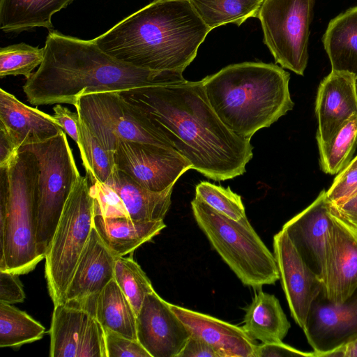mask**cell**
Segmentation results:
<instances>
[{"instance_id": "1", "label": "cell", "mask_w": 357, "mask_h": 357, "mask_svg": "<svg viewBox=\"0 0 357 357\" xmlns=\"http://www.w3.org/2000/svg\"><path fill=\"white\" fill-rule=\"evenodd\" d=\"M121 93L139 107L192 169L215 181L243 174L250 139L229 130L211 106L202 79L136 88Z\"/></svg>"}, {"instance_id": "2", "label": "cell", "mask_w": 357, "mask_h": 357, "mask_svg": "<svg viewBox=\"0 0 357 357\" xmlns=\"http://www.w3.org/2000/svg\"><path fill=\"white\" fill-rule=\"evenodd\" d=\"M44 49L43 61L23 85L27 101L36 106H75L83 94L122 92L185 80L183 73L139 68L107 54L94 39L83 40L55 30L50 31Z\"/></svg>"}, {"instance_id": "3", "label": "cell", "mask_w": 357, "mask_h": 357, "mask_svg": "<svg viewBox=\"0 0 357 357\" xmlns=\"http://www.w3.org/2000/svg\"><path fill=\"white\" fill-rule=\"evenodd\" d=\"M211 31L189 0H153L94 40L132 66L183 73Z\"/></svg>"}, {"instance_id": "4", "label": "cell", "mask_w": 357, "mask_h": 357, "mask_svg": "<svg viewBox=\"0 0 357 357\" xmlns=\"http://www.w3.org/2000/svg\"><path fill=\"white\" fill-rule=\"evenodd\" d=\"M290 75L273 63L229 65L202 79L207 99L224 125L241 138L250 139L294 107Z\"/></svg>"}, {"instance_id": "5", "label": "cell", "mask_w": 357, "mask_h": 357, "mask_svg": "<svg viewBox=\"0 0 357 357\" xmlns=\"http://www.w3.org/2000/svg\"><path fill=\"white\" fill-rule=\"evenodd\" d=\"M38 163L21 146L0 167V270L20 275L43 259L36 247Z\"/></svg>"}, {"instance_id": "6", "label": "cell", "mask_w": 357, "mask_h": 357, "mask_svg": "<svg viewBox=\"0 0 357 357\" xmlns=\"http://www.w3.org/2000/svg\"><path fill=\"white\" fill-rule=\"evenodd\" d=\"M191 206L198 226L243 284L259 289L280 279L274 255L247 217L232 220L196 197Z\"/></svg>"}, {"instance_id": "7", "label": "cell", "mask_w": 357, "mask_h": 357, "mask_svg": "<svg viewBox=\"0 0 357 357\" xmlns=\"http://www.w3.org/2000/svg\"><path fill=\"white\" fill-rule=\"evenodd\" d=\"M89 176H80L65 204L45 255V274L54 305L64 296L93 227L94 198Z\"/></svg>"}, {"instance_id": "8", "label": "cell", "mask_w": 357, "mask_h": 357, "mask_svg": "<svg viewBox=\"0 0 357 357\" xmlns=\"http://www.w3.org/2000/svg\"><path fill=\"white\" fill-rule=\"evenodd\" d=\"M36 157L39 173L36 204V247L44 259L65 204L81 176L66 132L22 146Z\"/></svg>"}, {"instance_id": "9", "label": "cell", "mask_w": 357, "mask_h": 357, "mask_svg": "<svg viewBox=\"0 0 357 357\" xmlns=\"http://www.w3.org/2000/svg\"><path fill=\"white\" fill-rule=\"evenodd\" d=\"M75 107L80 119L112 153L119 140L172 148L146 114L121 92L83 94Z\"/></svg>"}, {"instance_id": "10", "label": "cell", "mask_w": 357, "mask_h": 357, "mask_svg": "<svg viewBox=\"0 0 357 357\" xmlns=\"http://www.w3.org/2000/svg\"><path fill=\"white\" fill-rule=\"evenodd\" d=\"M315 0H263L256 17L276 63L303 75Z\"/></svg>"}, {"instance_id": "11", "label": "cell", "mask_w": 357, "mask_h": 357, "mask_svg": "<svg viewBox=\"0 0 357 357\" xmlns=\"http://www.w3.org/2000/svg\"><path fill=\"white\" fill-rule=\"evenodd\" d=\"M50 356L107 357L105 329L88 303L54 305Z\"/></svg>"}, {"instance_id": "12", "label": "cell", "mask_w": 357, "mask_h": 357, "mask_svg": "<svg viewBox=\"0 0 357 357\" xmlns=\"http://www.w3.org/2000/svg\"><path fill=\"white\" fill-rule=\"evenodd\" d=\"M114 157L118 170L154 192L174 186L183 173L192 169L175 149L153 144L119 140Z\"/></svg>"}, {"instance_id": "13", "label": "cell", "mask_w": 357, "mask_h": 357, "mask_svg": "<svg viewBox=\"0 0 357 357\" xmlns=\"http://www.w3.org/2000/svg\"><path fill=\"white\" fill-rule=\"evenodd\" d=\"M316 357L333 351L357 337V288L341 303L328 301L321 291L314 301L303 328Z\"/></svg>"}, {"instance_id": "14", "label": "cell", "mask_w": 357, "mask_h": 357, "mask_svg": "<svg viewBox=\"0 0 357 357\" xmlns=\"http://www.w3.org/2000/svg\"><path fill=\"white\" fill-rule=\"evenodd\" d=\"M298 252L321 280L326 273L333 233V217L326 191L282 226Z\"/></svg>"}, {"instance_id": "15", "label": "cell", "mask_w": 357, "mask_h": 357, "mask_svg": "<svg viewBox=\"0 0 357 357\" xmlns=\"http://www.w3.org/2000/svg\"><path fill=\"white\" fill-rule=\"evenodd\" d=\"M273 245L291 315L303 329L314 301L323 290V282L307 266L283 229L273 236Z\"/></svg>"}, {"instance_id": "16", "label": "cell", "mask_w": 357, "mask_h": 357, "mask_svg": "<svg viewBox=\"0 0 357 357\" xmlns=\"http://www.w3.org/2000/svg\"><path fill=\"white\" fill-rule=\"evenodd\" d=\"M191 335L170 303L155 291L137 314V337L151 357H178Z\"/></svg>"}, {"instance_id": "17", "label": "cell", "mask_w": 357, "mask_h": 357, "mask_svg": "<svg viewBox=\"0 0 357 357\" xmlns=\"http://www.w3.org/2000/svg\"><path fill=\"white\" fill-rule=\"evenodd\" d=\"M315 114L317 144L328 142L357 114V77L348 72L331 70L318 87Z\"/></svg>"}, {"instance_id": "18", "label": "cell", "mask_w": 357, "mask_h": 357, "mask_svg": "<svg viewBox=\"0 0 357 357\" xmlns=\"http://www.w3.org/2000/svg\"><path fill=\"white\" fill-rule=\"evenodd\" d=\"M331 213L333 233L322 291L337 304L357 288V230Z\"/></svg>"}, {"instance_id": "19", "label": "cell", "mask_w": 357, "mask_h": 357, "mask_svg": "<svg viewBox=\"0 0 357 357\" xmlns=\"http://www.w3.org/2000/svg\"><path fill=\"white\" fill-rule=\"evenodd\" d=\"M116 257L94 226L64 296V302L86 303L114 279Z\"/></svg>"}, {"instance_id": "20", "label": "cell", "mask_w": 357, "mask_h": 357, "mask_svg": "<svg viewBox=\"0 0 357 357\" xmlns=\"http://www.w3.org/2000/svg\"><path fill=\"white\" fill-rule=\"evenodd\" d=\"M191 334L215 349L222 357H255L256 342L242 327L212 316L171 304Z\"/></svg>"}, {"instance_id": "21", "label": "cell", "mask_w": 357, "mask_h": 357, "mask_svg": "<svg viewBox=\"0 0 357 357\" xmlns=\"http://www.w3.org/2000/svg\"><path fill=\"white\" fill-rule=\"evenodd\" d=\"M0 126L20 148L50 139L63 130L52 115L25 105L3 89H0Z\"/></svg>"}, {"instance_id": "22", "label": "cell", "mask_w": 357, "mask_h": 357, "mask_svg": "<svg viewBox=\"0 0 357 357\" xmlns=\"http://www.w3.org/2000/svg\"><path fill=\"white\" fill-rule=\"evenodd\" d=\"M102 183L119 195L132 220H164L170 207L173 186L161 192L151 191L117 169Z\"/></svg>"}, {"instance_id": "23", "label": "cell", "mask_w": 357, "mask_h": 357, "mask_svg": "<svg viewBox=\"0 0 357 357\" xmlns=\"http://www.w3.org/2000/svg\"><path fill=\"white\" fill-rule=\"evenodd\" d=\"M93 226L116 257L132 254L166 227L164 220L138 221L126 217L94 215Z\"/></svg>"}, {"instance_id": "24", "label": "cell", "mask_w": 357, "mask_h": 357, "mask_svg": "<svg viewBox=\"0 0 357 357\" xmlns=\"http://www.w3.org/2000/svg\"><path fill=\"white\" fill-rule=\"evenodd\" d=\"M322 43L331 70L348 72L357 77V6L330 21Z\"/></svg>"}, {"instance_id": "25", "label": "cell", "mask_w": 357, "mask_h": 357, "mask_svg": "<svg viewBox=\"0 0 357 357\" xmlns=\"http://www.w3.org/2000/svg\"><path fill=\"white\" fill-rule=\"evenodd\" d=\"M290 327L278 299L273 294L259 290L245 308L242 328L255 340L282 342Z\"/></svg>"}, {"instance_id": "26", "label": "cell", "mask_w": 357, "mask_h": 357, "mask_svg": "<svg viewBox=\"0 0 357 357\" xmlns=\"http://www.w3.org/2000/svg\"><path fill=\"white\" fill-rule=\"evenodd\" d=\"M74 0H0V29L20 33L36 27L52 29V17Z\"/></svg>"}, {"instance_id": "27", "label": "cell", "mask_w": 357, "mask_h": 357, "mask_svg": "<svg viewBox=\"0 0 357 357\" xmlns=\"http://www.w3.org/2000/svg\"><path fill=\"white\" fill-rule=\"evenodd\" d=\"M93 311L104 328L137 340V314L114 279L94 298Z\"/></svg>"}, {"instance_id": "28", "label": "cell", "mask_w": 357, "mask_h": 357, "mask_svg": "<svg viewBox=\"0 0 357 357\" xmlns=\"http://www.w3.org/2000/svg\"><path fill=\"white\" fill-rule=\"evenodd\" d=\"M204 24L211 29L227 24L240 26L256 17L263 0H189Z\"/></svg>"}, {"instance_id": "29", "label": "cell", "mask_w": 357, "mask_h": 357, "mask_svg": "<svg viewBox=\"0 0 357 357\" xmlns=\"http://www.w3.org/2000/svg\"><path fill=\"white\" fill-rule=\"evenodd\" d=\"M45 328L12 304L0 302V347H19L40 340Z\"/></svg>"}, {"instance_id": "30", "label": "cell", "mask_w": 357, "mask_h": 357, "mask_svg": "<svg viewBox=\"0 0 357 357\" xmlns=\"http://www.w3.org/2000/svg\"><path fill=\"white\" fill-rule=\"evenodd\" d=\"M357 145V114L351 117L326 143L318 144L321 170L336 174L352 160Z\"/></svg>"}, {"instance_id": "31", "label": "cell", "mask_w": 357, "mask_h": 357, "mask_svg": "<svg viewBox=\"0 0 357 357\" xmlns=\"http://www.w3.org/2000/svg\"><path fill=\"white\" fill-rule=\"evenodd\" d=\"M79 129L82 146L79 153L86 175L91 184L105 183L116 169L114 153L102 146L80 117Z\"/></svg>"}, {"instance_id": "32", "label": "cell", "mask_w": 357, "mask_h": 357, "mask_svg": "<svg viewBox=\"0 0 357 357\" xmlns=\"http://www.w3.org/2000/svg\"><path fill=\"white\" fill-rule=\"evenodd\" d=\"M114 279L130 301L136 314L146 296L155 291L151 280L132 256L116 258Z\"/></svg>"}, {"instance_id": "33", "label": "cell", "mask_w": 357, "mask_h": 357, "mask_svg": "<svg viewBox=\"0 0 357 357\" xmlns=\"http://www.w3.org/2000/svg\"><path fill=\"white\" fill-rule=\"evenodd\" d=\"M45 56V49L26 43L11 45L0 49V77L24 75L28 79L33 70L40 66Z\"/></svg>"}, {"instance_id": "34", "label": "cell", "mask_w": 357, "mask_h": 357, "mask_svg": "<svg viewBox=\"0 0 357 357\" xmlns=\"http://www.w3.org/2000/svg\"><path fill=\"white\" fill-rule=\"evenodd\" d=\"M195 192L196 197L232 220H240L246 217L241 197L234 193L229 187L225 188L202 181L197 185Z\"/></svg>"}, {"instance_id": "35", "label": "cell", "mask_w": 357, "mask_h": 357, "mask_svg": "<svg viewBox=\"0 0 357 357\" xmlns=\"http://www.w3.org/2000/svg\"><path fill=\"white\" fill-rule=\"evenodd\" d=\"M91 188L94 198L95 215L129 218L123 202L112 188L100 182L91 184Z\"/></svg>"}, {"instance_id": "36", "label": "cell", "mask_w": 357, "mask_h": 357, "mask_svg": "<svg viewBox=\"0 0 357 357\" xmlns=\"http://www.w3.org/2000/svg\"><path fill=\"white\" fill-rule=\"evenodd\" d=\"M356 195H357V163L351 160L334 178L332 185L326 191V196L331 204H338Z\"/></svg>"}, {"instance_id": "37", "label": "cell", "mask_w": 357, "mask_h": 357, "mask_svg": "<svg viewBox=\"0 0 357 357\" xmlns=\"http://www.w3.org/2000/svg\"><path fill=\"white\" fill-rule=\"evenodd\" d=\"M104 329L107 357H151L137 340Z\"/></svg>"}, {"instance_id": "38", "label": "cell", "mask_w": 357, "mask_h": 357, "mask_svg": "<svg viewBox=\"0 0 357 357\" xmlns=\"http://www.w3.org/2000/svg\"><path fill=\"white\" fill-rule=\"evenodd\" d=\"M25 294L18 275L0 270V302L14 304L23 302Z\"/></svg>"}, {"instance_id": "39", "label": "cell", "mask_w": 357, "mask_h": 357, "mask_svg": "<svg viewBox=\"0 0 357 357\" xmlns=\"http://www.w3.org/2000/svg\"><path fill=\"white\" fill-rule=\"evenodd\" d=\"M54 114L52 116L62 128L63 130L76 143L79 151L81 150L80 133L79 129L78 113L71 112L68 108L56 104L53 107Z\"/></svg>"}, {"instance_id": "40", "label": "cell", "mask_w": 357, "mask_h": 357, "mask_svg": "<svg viewBox=\"0 0 357 357\" xmlns=\"http://www.w3.org/2000/svg\"><path fill=\"white\" fill-rule=\"evenodd\" d=\"M304 356L316 357L314 351L306 352L298 350L287 344L280 342L262 343L257 345L255 357Z\"/></svg>"}, {"instance_id": "41", "label": "cell", "mask_w": 357, "mask_h": 357, "mask_svg": "<svg viewBox=\"0 0 357 357\" xmlns=\"http://www.w3.org/2000/svg\"><path fill=\"white\" fill-rule=\"evenodd\" d=\"M178 357H222L211 345L191 334Z\"/></svg>"}, {"instance_id": "42", "label": "cell", "mask_w": 357, "mask_h": 357, "mask_svg": "<svg viewBox=\"0 0 357 357\" xmlns=\"http://www.w3.org/2000/svg\"><path fill=\"white\" fill-rule=\"evenodd\" d=\"M331 210L340 219L357 230V195L342 203L331 204Z\"/></svg>"}, {"instance_id": "43", "label": "cell", "mask_w": 357, "mask_h": 357, "mask_svg": "<svg viewBox=\"0 0 357 357\" xmlns=\"http://www.w3.org/2000/svg\"><path fill=\"white\" fill-rule=\"evenodd\" d=\"M19 149L20 146L7 130L0 126V167L7 165Z\"/></svg>"}, {"instance_id": "44", "label": "cell", "mask_w": 357, "mask_h": 357, "mask_svg": "<svg viewBox=\"0 0 357 357\" xmlns=\"http://www.w3.org/2000/svg\"><path fill=\"white\" fill-rule=\"evenodd\" d=\"M328 357H357V337L332 351Z\"/></svg>"}, {"instance_id": "45", "label": "cell", "mask_w": 357, "mask_h": 357, "mask_svg": "<svg viewBox=\"0 0 357 357\" xmlns=\"http://www.w3.org/2000/svg\"><path fill=\"white\" fill-rule=\"evenodd\" d=\"M352 161L357 163V156H356L354 159L351 160Z\"/></svg>"}]
</instances>
